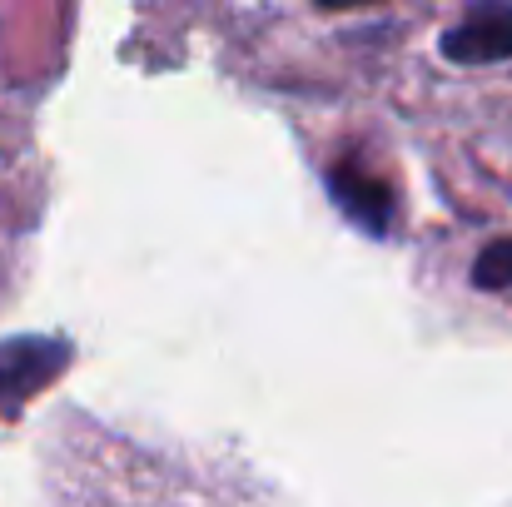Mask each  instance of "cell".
Masks as SVG:
<instances>
[{
  "label": "cell",
  "mask_w": 512,
  "mask_h": 507,
  "mask_svg": "<svg viewBox=\"0 0 512 507\" xmlns=\"http://www.w3.org/2000/svg\"><path fill=\"white\" fill-rule=\"evenodd\" d=\"M443 55L458 65H493L512 55V5H478L468 10L448 35H443Z\"/></svg>",
  "instance_id": "6da1fadb"
},
{
  "label": "cell",
  "mask_w": 512,
  "mask_h": 507,
  "mask_svg": "<svg viewBox=\"0 0 512 507\" xmlns=\"http://www.w3.org/2000/svg\"><path fill=\"white\" fill-rule=\"evenodd\" d=\"M50 353H60V348H50L45 338H25V343L0 348V403H25L55 373Z\"/></svg>",
  "instance_id": "7a4b0ae2"
},
{
  "label": "cell",
  "mask_w": 512,
  "mask_h": 507,
  "mask_svg": "<svg viewBox=\"0 0 512 507\" xmlns=\"http://www.w3.org/2000/svg\"><path fill=\"white\" fill-rule=\"evenodd\" d=\"M329 184H334L339 204L363 229L383 234V229L393 224V204H388V189H383V184H373V179H363V174H353V169H334Z\"/></svg>",
  "instance_id": "3957f363"
},
{
  "label": "cell",
  "mask_w": 512,
  "mask_h": 507,
  "mask_svg": "<svg viewBox=\"0 0 512 507\" xmlns=\"http://www.w3.org/2000/svg\"><path fill=\"white\" fill-rule=\"evenodd\" d=\"M473 284L478 289H512V239H498L478 254L473 264Z\"/></svg>",
  "instance_id": "277c9868"
}]
</instances>
